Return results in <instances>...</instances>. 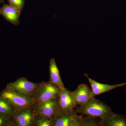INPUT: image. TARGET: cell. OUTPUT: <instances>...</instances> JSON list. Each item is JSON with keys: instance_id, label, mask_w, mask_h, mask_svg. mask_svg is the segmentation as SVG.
Returning a JSON list of instances; mask_svg holds the SVG:
<instances>
[{"instance_id": "14", "label": "cell", "mask_w": 126, "mask_h": 126, "mask_svg": "<svg viewBox=\"0 0 126 126\" xmlns=\"http://www.w3.org/2000/svg\"><path fill=\"white\" fill-rule=\"evenodd\" d=\"M16 110L7 99L0 96V113L12 116Z\"/></svg>"}, {"instance_id": "15", "label": "cell", "mask_w": 126, "mask_h": 126, "mask_svg": "<svg viewBox=\"0 0 126 126\" xmlns=\"http://www.w3.org/2000/svg\"><path fill=\"white\" fill-rule=\"evenodd\" d=\"M82 126H101V119L89 116H81Z\"/></svg>"}, {"instance_id": "17", "label": "cell", "mask_w": 126, "mask_h": 126, "mask_svg": "<svg viewBox=\"0 0 126 126\" xmlns=\"http://www.w3.org/2000/svg\"><path fill=\"white\" fill-rule=\"evenodd\" d=\"M35 126H52V120L47 118L36 115Z\"/></svg>"}, {"instance_id": "16", "label": "cell", "mask_w": 126, "mask_h": 126, "mask_svg": "<svg viewBox=\"0 0 126 126\" xmlns=\"http://www.w3.org/2000/svg\"><path fill=\"white\" fill-rule=\"evenodd\" d=\"M0 126H16L12 116L0 113Z\"/></svg>"}, {"instance_id": "2", "label": "cell", "mask_w": 126, "mask_h": 126, "mask_svg": "<svg viewBox=\"0 0 126 126\" xmlns=\"http://www.w3.org/2000/svg\"><path fill=\"white\" fill-rule=\"evenodd\" d=\"M0 96L8 100L16 110L34 106L35 104L33 97L7 88L0 93Z\"/></svg>"}, {"instance_id": "12", "label": "cell", "mask_w": 126, "mask_h": 126, "mask_svg": "<svg viewBox=\"0 0 126 126\" xmlns=\"http://www.w3.org/2000/svg\"><path fill=\"white\" fill-rule=\"evenodd\" d=\"M50 82L58 86L61 89L64 87L60 75L59 71L55 59L52 58L49 61Z\"/></svg>"}, {"instance_id": "18", "label": "cell", "mask_w": 126, "mask_h": 126, "mask_svg": "<svg viewBox=\"0 0 126 126\" xmlns=\"http://www.w3.org/2000/svg\"><path fill=\"white\" fill-rule=\"evenodd\" d=\"M9 4L15 7L21 13L24 7L25 0H7Z\"/></svg>"}, {"instance_id": "4", "label": "cell", "mask_w": 126, "mask_h": 126, "mask_svg": "<svg viewBox=\"0 0 126 126\" xmlns=\"http://www.w3.org/2000/svg\"><path fill=\"white\" fill-rule=\"evenodd\" d=\"M59 96L42 103L34 104L36 115L47 118L52 121L59 113Z\"/></svg>"}, {"instance_id": "13", "label": "cell", "mask_w": 126, "mask_h": 126, "mask_svg": "<svg viewBox=\"0 0 126 126\" xmlns=\"http://www.w3.org/2000/svg\"><path fill=\"white\" fill-rule=\"evenodd\" d=\"M101 126H126V118L113 112L106 119H102Z\"/></svg>"}, {"instance_id": "7", "label": "cell", "mask_w": 126, "mask_h": 126, "mask_svg": "<svg viewBox=\"0 0 126 126\" xmlns=\"http://www.w3.org/2000/svg\"><path fill=\"white\" fill-rule=\"evenodd\" d=\"M52 126H82L81 116L75 110L65 113H58L52 121Z\"/></svg>"}, {"instance_id": "6", "label": "cell", "mask_w": 126, "mask_h": 126, "mask_svg": "<svg viewBox=\"0 0 126 126\" xmlns=\"http://www.w3.org/2000/svg\"><path fill=\"white\" fill-rule=\"evenodd\" d=\"M40 83H35L28 81L27 79L21 78L13 82L7 84L6 88L23 93L33 97L36 93Z\"/></svg>"}, {"instance_id": "11", "label": "cell", "mask_w": 126, "mask_h": 126, "mask_svg": "<svg viewBox=\"0 0 126 126\" xmlns=\"http://www.w3.org/2000/svg\"><path fill=\"white\" fill-rule=\"evenodd\" d=\"M3 3V5L0 7V15L12 24L15 25L19 24L20 12L10 5Z\"/></svg>"}, {"instance_id": "3", "label": "cell", "mask_w": 126, "mask_h": 126, "mask_svg": "<svg viewBox=\"0 0 126 126\" xmlns=\"http://www.w3.org/2000/svg\"><path fill=\"white\" fill-rule=\"evenodd\" d=\"M61 89L49 82H41L33 96L35 104L42 103L59 96Z\"/></svg>"}, {"instance_id": "1", "label": "cell", "mask_w": 126, "mask_h": 126, "mask_svg": "<svg viewBox=\"0 0 126 126\" xmlns=\"http://www.w3.org/2000/svg\"><path fill=\"white\" fill-rule=\"evenodd\" d=\"M75 108L76 113L81 116L99 118L102 120L106 119L113 113L109 106L94 97L91 98L87 102Z\"/></svg>"}, {"instance_id": "9", "label": "cell", "mask_w": 126, "mask_h": 126, "mask_svg": "<svg viewBox=\"0 0 126 126\" xmlns=\"http://www.w3.org/2000/svg\"><path fill=\"white\" fill-rule=\"evenodd\" d=\"M73 94L77 107L83 104L94 97L92 90L85 84L79 85Z\"/></svg>"}, {"instance_id": "10", "label": "cell", "mask_w": 126, "mask_h": 126, "mask_svg": "<svg viewBox=\"0 0 126 126\" xmlns=\"http://www.w3.org/2000/svg\"><path fill=\"white\" fill-rule=\"evenodd\" d=\"M84 75L87 78L91 85L94 97L96 95L102 94L104 93L109 92L116 88L126 86V82L112 85L101 83L89 78L87 74H85Z\"/></svg>"}, {"instance_id": "5", "label": "cell", "mask_w": 126, "mask_h": 126, "mask_svg": "<svg viewBox=\"0 0 126 126\" xmlns=\"http://www.w3.org/2000/svg\"><path fill=\"white\" fill-rule=\"evenodd\" d=\"M36 115L33 106L16 110L12 117L16 126H35Z\"/></svg>"}, {"instance_id": "19", "label": "cell", "mask_w": 126, "mask_h": 126, "mask_svg": "<svg viewBox=\"0 0 126 126\" xmlns=\"http://www.w3.org/2000/svg\"><path fill=\"white\" fill-rule=\"evenodd\" d=\"M4 2V0H0V3Z\"/></svg>"}, {"instance_id": "8", "label": "cell", "mask_w": 126, "mask_h": 126, "mask_svg": "<svg viewBox=\"0 0 126 126\" xmlns=\"http://www.w3.org/2000/svg\"><path fill=\"white\" fill-rule=\"evenodd\" d=\"M59 113H65L75 110L76 106L73 92L64 87L61 89L59 95Z\"/></svg>"}]
</instances>
